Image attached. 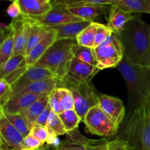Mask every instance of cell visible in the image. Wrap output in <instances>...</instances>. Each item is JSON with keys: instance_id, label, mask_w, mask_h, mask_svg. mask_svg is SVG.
I'll use <instances>...</instances> for the list:
<instances>
[{"instance_id": "cell-1", "label": "cell", "mask_w": 150, "mask_h": 150, "mask_svg": "<svg viewBox=\"0 0 150 150\" xmlns=\"http://www.w3.org/2000/svg\"><path fill=\"white\" fill-rule=\"evenodd\" d=\"M150 26L135 16L117 34L124 51V57L133 64L150 67Z\"/></svg>"}, {"instance_id": "cell-2", "label": "cell", "mask_w": 150, "mask_h": 150, "mask_svg": "<svg viewBox=\"0 0 150 150\" xmlns=\"http://www.w3.org/2000/svg\"><path fill=\"white\" fill-rule=\"evenodd\" d=\"M120 127L119 137L132 150H150V99L149 96L136 109L128 112Z\"/></svg>"}, {"instance_id": "cell-3", "label": "cell", "mask_w": 150, "mask_h": 150, "mask_svg": "<svg viewBox=\"0 0 150 150\" xmlns=\"http://www.w3.org/2000/svg\"><path fill=\"white\" fill-rule=\"evenodd\" d=\"M127 89L128 112L139 108L150 92V67L133 64L123 57L117 66Z\"/></svg>"}, {"instance_id": "cell-4", "label": "cell", "mask_w": 150, "mask_h": 150, "mask_svg": "<svg viewBox=\"0 0 150 150\" xmlns=\"http://www.w3.org/2000/svg\"><path fill=\"white\" fill-rule=\"evenodd\" d=\"M76 43V40L71 39L57 40L35 66L48 69L56 78L61 80L67 74L74 57L71 48Z\"/></svg>"}, {"instance_id": "cell-5", "label": "cell", "mask_w": 150, "mask_h": 150, "mask_svg": "<svg viewBox=\"0 0 150 150\" xmlns=\"http://www.w3.org/2000/svg\"><path fill=\"white\" fill-rule=\"evenodd\" d=\"M94 51L100 70L117 67L124 57L122 45L114 33L110 35L105 42L94 48Z\"/></svg>"}, {"instance_id": "cell-6", "label": "cell", "mask_w": 150, "mask_h": 150, "mask_svg": "<svg viewBox=\"0 0 150 150\" xmlns=\"http://www.w3.org/2000/svg\"><path fill=\"white\" fill-rule=\"evenodd\" d=\"M83 121L89 133L103 137L116 136L120 130V127L111 121L99 105L91 108L85 115Z\"/></svg>"}, {"instance_id": "cell-7", "label": "cell", "mask_w": 150, "mask_h": 150, "mask_svg": "<svg viewBox=\"0 0 150 150\" xmlns=\"http://www.w3.org/2000/svg\"><path fill=\"white\" fill-rule=\"evenodd\" d=\"M100 71L98 67L81 61L73 57L67 74L59 81L58 87H67L68 86L90 82L92 78Z\"/></svg>"}, {"instance_id": "cell-8", "label": "cell", "mask_w": 150, "mask_h": 150, "mask_svg": "<svg viewBox=\"0 0 150 150\" xmlns=\"http://www.w3.org/2000/svg\"><path fill=\"white\" fill-rule=\"evenodd\" d=\"M73 94L75 111L79 117L84 118L89 109L98 105V97L91 82L67 86Z\"/></svg>"}, {"instance_id": "cell-9", "label": "cell", "mask_w": 150, "mask_h": 150, "mask_svg": "<svg viewBox=\"0 0 150 150\" xmlns=\"http://www.w3.org/2000/svg\"><path fill=\"white\" fill-rule=\"evenodd\" d=\"M10 24L15 33V48L13 57L19 54L26 56L31 32L30 18L22 14L19 17L13 19Z\"/></svg>"}, {"instance_id": "cell-10", "label": "cell", "mask_w": 150, "mask_h": 150, "mask_svg": "<svg viewBox=\"0 0 150 150\" xmlns=\"http://www.w3.org/2000/svg\"><path fill=\"white\" fill-rule=\"evenodd\" d=\"M0 136L1 148L21 150L24 137L10 123L3 111L0 112Z\"/></svg>"}, {"instance_id": "cell-11", "label": "cell", "mask_w": 150, "mask_h": 150, "mask_svg": "<svg viewBox=\"0 0 150 150\" xmlns=\"http://www.w3.org/2000/svg\"><path fill=\"white\" fill-rule=\"evenodd\" d=\"M98 105L111 121L120 127L125 118V107L122 101L116 97L100 95L98 97Z\"/></svg>"}, {"instance_id": "cell-12", "label": "cell", "mask_w": 150, "mask_h": 150, "mask_svg": "<svg viewBox=\"0 0 150 150\" xmlns=\"http://www.w3.org/2000/svg\"><path fill=\"white\" fill-rule=\"evenodd\" d=\"M32 18H35L46 27H53L64 23L83 21L72 14L66 7L62 6L54 7L52 10L42 16Z\"/></svg>"}, {"instance_id": "cell-13", "label": "cell", "mask_w": 150, "mask_h": 150, "mask_svg": "<svg viewBox=\"0 0 150 150\" xmlns=\"http://www.w3.org/2000/svg\"><path fill=\"white\" fill-rule=\"evenodd\" d=\"M53 78H56L55 76L48 69L37 67V66L29 67L26 73L14 84L12 85L13 89L12 98H15L21 91L32 83L39 81L53 79Z\"/></svg>"}, {"instance_id": "cell-14", "label": "cell", "mask_w": 150, "mask_h": 150, "mask_svg": "<svg viewBox=\"0 0 150 150\" xmlns=\"http://www.w3.org/2000/svg\"><path fill=\"white\" fill-rule=\"evenodd\" d=\"M48 28L49 30L46 36L26 56V65L28 67L35 66L47 50L57 40V31L53 28Z\"/></svg>"}, {"instance_id": "cell-15", "label": "cell", "mask_w": 150, "mask_h": 150, "mask_svg": "<svg viewBox=\"0 0 150 150\" xmlns=\"http://www.w3.org/2000/svg\"><path fill=\"white\" fill-rule=\"evenodd\" d=\"M92 139L85 137L79 127L67 132L66 137L54 150H86V146L92 142Z\"/></svg>"}, {"instance_id": "cell-16", "label": "cell", "mask_w": 150, "mask_h": 150, "mask_svg": "<svg viewBox=\"0 0 150 150\" xmlns=\"http://www.w3.org/2000/svg\"><path fill=\"white\" fill-rule=\"evenodd\" d=\"M44 95H45L24 94L18 95L10 100L1 109L7 114H19Z\"/></svg>"}, {"instance_id": "cell-17", "label": "cell", "mask_w": 150, "mask_h": 150, "mask_svg": "<svg viewBox=\"0 0 150 150\" xmlns=\"http://www.w3.org/2000/svg\"><path fill=\"white\" fill-rule=\"evenodd\" d=\"M22 14L29 17L42 16L52 10L51 4L44 0H17Z\"/></svg>"}, {"instance_id": "cell-18", "label": "cell", "mask_w": 150, "mask_h": 150, "mask_svg": "<svg viewBox=\"0 0 150 150\" xmlns=\"http://www.w3.org/2000/svg\"><path fill=\"white\" fill-rule=\"evenodd\" d=\"M48 95H45L33 103L27 108L19 113L26 122L30 130H32V127L36 125L38 118L48 105Z\"/></svg>"}, {"instance_id": "cell-19", "label": "cell", "mask_w": 150, "mask_h": 150, "mask_svg": "<svg viewBox=\"0 0 150 150\" xmlns=\"http://www.w3.org/2000/svg\"><path fill=\"white\" fill-rule=\"evenodd\" d=\"M92 21H81L78 22L64 23L59 26H53V29L57 31V40L64 39H71L76 40L78 35Z\"/></svg>"}, {"instance_id": "cell-20", "label": "cell", "mask_w": 150, "mask_h": 150, "mask_svg": "<svg viewBox=\"0 0 150 150\" xmlns=\"http://www.w3.org/2000/svg\"><path fill=\"white\" fill-rule=\"evenodd\" d=\"M134 17L132 13L124 11L117 6H111L108 18V26L112 29L114 34L117 35L122 31L126 23Z\"/></svg>"}, {"instance_id": "cell-21", "label": "cell", "mask_w": 150, "mask_h": 150, "mask_svg": "<svg viewBox=\"0 0 150 150\" xmlns=\"http://www.w3.org/2000/svg\"><path fill=\"white\" fill-rule=\"evenodd\" d=\"M72 14L83 21H93L100 15L111 10V7L98 5H81L76 7H66Z\"/></svg>"}, {"instance_id": "cell-22", "label": "cell", "mask_w": 150, "mask_h": 150, "mask_svg": "<svg viewBox=\"0 0 150 150\" xmlns=\"http://www.w3.org/2000/svg\"><path fill=\"white\" fill-rule=\"evenodd\" d=\"M59 79L57 78L48 79L39 81L32 83L21 91L16 96L24 94H38V95H49L52 91L57 89L59 85ZM13 99V98H12Z\"/></svg>"}, {"instance_id": "cell-23", "label": "cell", "mask_w": 150, "mask_h": 150, "mask_svg": "<svg viewBox=\"0 0 150 150\" xmlns=\"http://www.w3.org/2000/svg\"><path fill=\"white\" fill-rule=\"evenodd\" d=\"M30 18L31 32L28 42L27 48L26 51V57L30 53V51L46 36L48 32V28L44 26L39 21L32 17Z\"/></svg>"}, {"instance_id": "cell-24", "label": "cell", "mask_w": 150, "mask_h": 150, "mask_svg": "<svg viewBox=\"0 0 150 150\" xmlns=\"http://www.w3.org/2000/svg\"><path fill=\"white\" fill-rule=\"evenodd\" d=\"M7 35L1 41L0 46V65L8 61L13 57L15 48V33L11 25L7 27Z\"/></svg>"}, {"instance_id": "cell-25", "label": "cell", "mask_w": 150, "mask_h": 150, "mask_svg": "<svg viewBox=\"0 0 150 150\" xmlns=\"http://www.w3.org/2000/svg\"><path fill=\"white\" fill-rule=\"evenodd\" d=\"M115 6L127 13H145L150 14L149 0H120Z\"/></svg>"}, {"instance_id": "cell-26", "label": "cell", "mask_w": 150, "mask_h": 150, "mask_svg": "<svg viewBox=\"0 0 150 150\" xmlns=\"http://www.w3.org/2000/svg\"><path fill=\"white\" fill-rule=\"evenodd\" d=\"M98 30V23L92 21L89 26L85 28L76 38V42L82 46L94 48L95 38Z\"/></svg>"}, {"instance_id": "cell-27", "label": "cell", "mask_w": 150, "mask_h": 150, "mask_svg": "<svg viewBox=\"0 0 150 150\" xmlns=\"http://www.w3.org/2000/svg\"><path fill=\"white\" fill-rule=\"evenodd\" d=\"M71 51L75 57L88 63V64L98 67V62L95 58L93 48L82 46L78 43H76L72 46Z\"/></svg>"}, {"instance_id": "cell-28", "label": "cell", "mask_w": 150, "mask_h": 150, "mask_svg": "<svg viewBox=\"0 0 150 150\" xmlns=\"http://www.w3.org/2000/svg\"><path fill=\"white\" fill-rule=\"evenodd\" d=\"M26 65V57L24 55L13 56L2 65H0V78L4 79L5 76L20 67Z\"/></svg>"}, {"instance_id": "cell-29", "label": "cell", "mask_w": 150, "mask_h": 150, "mask_svg": "<svg viewBox=\"0 0 150 150\" xmlns=\"http://www.w3.org/2000/svg\"><path fill=\"white\" fill-rule=\"evenodd\" d=\"M59 117L61 119L67 132L72 131L79 127V124L82 120L75 109L62 111L59 114Z\"/></svg>"}, {"instance_id": "cell-30", "label": "cell", "mask_w": 150, "mask_h": 150, "mask_svg": "<svg viewBox=\"0 0 150 150\" xmlns=\"http://www.w3.org/2000/svg\"><path fill=\"white\" fill-rule=\"evenodd\" d=\"M61 111L75 109L74 99L71 91L67 87H57Z\"/></svg>"}, {"instance_id": "cell-31", "label": "cell", "mask_w": 150, "mask_h": 150, "mask_svg": "<svg viewBox=\"0 0 150 150\" xmlns=\"http://www.w3.org/2000/svg\"><path fill=\"white\" fill-rule=\"evenodd\" d=\"M3 113L7 117V120L10 122V123L20 132L21 134L23 137H26L28 135L30 134V128L28 126L26 122L25 121L24 119L22 117V116L20 114H7V113H4V111H3Z\"/></svg>"}, {"instance_id": "cell-32", "label": "cell", "mask_w": 150, "mask_h": 150, "mask_svg": "<svg viewBox=\"0 0 150 150\" xmlns=\"http://www.w3.org/2000/svg\"><path fill=\"white\" fill-rule=\"evenodd\" d=\"M46 127L48 131L54 133L57 136L66 135L67 133L64 128V126L62 122L61 119L59 117V114L54 112V111H51V114H50V117L48 118V122L46 125Z\"/></svg>"}, {"instance_id": "cell-33", "label": "cell", "mask_w": 150, "mask_h": 150, "mask_svg": "<svg viewBox=\"0 0 150 150\" xmlns=\"http://www.w3.org/2000/svg\"><path fill=\"white\" fill-rule=\"evenodd\" d=\"M13 89L12 85L4 79L0 80V106L3 108L12 99Z\"/></svg>"}, {"instance_id": "cell-34", "label": "cell", "mask_w": 150, "mask_h": 150, "mask_svg": "<svg viewBox=\"0 0 150 150\" xmlns=\"http://www.w3.org/2000/svg\"><path fill=\"white\" fill-rule=\"evenodd\" d=\"M114 33L112 29L107 25L102 24V23H98V30H97L96 38H95V45H94V48H96L98 45L102 44L103 42H105L107 40V38L110 36L111 35Z\"/></svg>"}, {"instance_id": "cell-35", "label": "cell", "mask_w": 150, "mask_h": 150, "mask_svg": "<svg viewBox=\"0 0 150 150\" xmlns=\"http://www.w3.org/2000/svg\"><path fill=\"white\" fill-rule=\"evenodd\" d=\"M120 0H84L77 3H73L70 5L66 6L65 7H76L81 5H98V6H114L117 5Z\"/></svg>"}, {"instance_id": "cell-36", "label": "cell", "mask_w": 150, "mask_h": 150, "mask_svg": "<svg viewBox=\"0 0 150 150\" xmlns=\"http://www.w3.org/2000/svg\"><path fill=\"white\" fill-rule=\"evenodd\" d=\"M30 134L40 141L42 143L45 144L48 140L49 131L45 126L36 124L31 130Z\"/></svg>"}, {"instance_id": "cell-37", "label": "cell", "mask_w": 150, "mask_h": 150, "mask_svg": "<svg viewBox=\"0 0 150 150\" xmlns=\"http://www.w3.org/2000/svg\"><path fill=\"white\" fill-rule=\"evenodd\" d=\"M43 145L44 144L40 141L29 134L23 139L21 150H35L43 146Z\"/></svg>"}, {"instance_id": "cell-38", "label": "cell", "mask_w": 150, "mask_h": 150, "mask_svg": "<svg viewBox=\"0 0 150 150\" xmlns=\"http://www.w3.org/2000/svg\"><path fill=\"white\" fill-rule=\"evenodd\" d=\"M108 148L109 150H132L129 144L119 136L113 140L108 141Z\"/></svg>"}, {"instance_id": "cell-39", "label": "cell", "mask_w": 150, "mask_h": 150, "mask_svg": "<svg viewBox=\"0 0 150 150\" xmlns=\"http://www.w3.org/2000/svg\"><path fill=\"white\" fill-rule=\"evenodd\" d=\"M29 67H28L27 65H25L23 66V67H20V68L17 69V70H16L15 71L12 72L11 73L7 75V76H5V77L2 79H4V80H5L6 81L8 82L10 85H13L25 73H26V70H28Z\"/></svg>"}, {"instance_id": "cell-40", "label": "cell", "mask_w": 150, "mask_h": 150, "mask_svg": "<svg viewBox=\"0 0 150 150\" xmlns=\"http://www.w3.org/2000/svg\"><path fill=\"white\" fill-rule=\"evenodd\" d=\"M48 98H49V105H51V108L54 112L57 114H60L62 112L59 106V97L58 91L57 89H54V91L51 92L48 95Z\"/></svg>"}, {"instance_id": "cell-41", "label": "cell", "mask_w": 150, "mask_h": 150, "mask_svg": "<svg viewBox=\"0 0 150 150\" xmlns=\"http://www.w3.org/2000/svg\"><path fill=\"white\" fill-rule=\"evenodd\" d=\"M86 150H109L108 141L105 139L100 140H93L91 144L87 145Z\"/></svg>"}, {"instance_id": "cell-42", "label": "cell", "mask_w": 150, "mask_h": 150, "mask_svg": "<svg viewBox=\"0 0 150 150\" xmlns=\"http://www.w3.org/2000/svg\"><path fill=\"white\" fill-rule=\"evenodd\" d=\"M7 13L13 19L19 17L21 15H22L21 10V7L18 3L17 0L13 1L9 5V7L7 9Z\"/></svg>"}, {"instance_id": "cell-43", "label": "cell", "mask_w": 150, "mask_h": 150, "mask_svg": "<svg viewBox=\"0 0 150 150\" xmlns=\"http://www.w3.org/2000/svg\"><path fill=\"white\" fill-rule=\"evenodd\" d=\"M52 111L53 110H52V108H51V105H50L49 103H48V105H47L46 108L44 109V111H42V113L41 114V115L40 116V117L38 118L36 124L40 125L46 127V125H47V122H48V118H49L50 114H51V111Z\"/></svg>"}, {"instance_id": "cell-44", "label": "cell", "mask_w": 150, "mask_h": 150, "mask_svg": "<svg viewBox=\"0 0 150 150\" xmlns=\"http://www.w3.org/2000/svg\"><path fill=\"white\" fill-rule=\"evenodd\" d=\"M82 1H84V0H51L50 3L53 7H57V6L66 7V6L73 4V3H77Z\"/></svg>"}, {"instance_id": "cell-45", "label": "cell", "mask_w": 150, "mask_h": 150, "mask_svg": "<svg viewBox=\"0 0 150 150\" xmlns=\"http://www.w3.org/2000/svg\"><path fill=\"white\" fill-rule=\"evenodd\" d=\"M1 150H16V149H8V148H1ZM35 150H50L48 149V147H45V146H42V147L39 148V149H37Z\"/></svg>"}, {"instance_id": "cell-46", "label": "cell", "mask_w": 150, "mask_h": 150, "mask_svg": "<svg viewBox=\"0 0 150 150\" xmlns=\"http://www.w3.org/2000/svg\"><path fill=\"white\" fill-rule=\"evenodd\" d=\"M149 54H150V34H149Z\"/></svg>"}, {"instance_id": "cell-47", "label": "cell", "mask_w": 150, "mask_h": 150, "mask_svg": "<svg viewBox=\"0 0 150 150\" xmlns=\"http://www.w3.org/2000/svg\"><path fill=\"white\" fill-rule=\"evenodd\" d=\"M44 1H48V2H50V1H51V0H44Z\"/></svg>"}, {"instance_id": "cell-48", "label": "cell", "mask_w": 150, "mask_h": 150, "mask_svg": "<svg viewBox=\"0 0 150 150\" xmlns=\"http://www.w3.org/2000/svg\"><path fill=\"white\" fill-rule=\"evenodd\" d=\"M7 1H12V2H13V1H16V0H7Z\"/></svg>"}, {"instance_id": "cell-49", "label": "cell", "mask_w": 150, "mask_h": 150, "mask_svg": "<svg viewBox=\"0 0 150 150\" xmlns=\"http://www.w3.org/2000/svg\"><path fill=\"white\" fill-rule=\"evenodd\" d=\"M149 7H150V0H149Z\"/></svg>"}, {"instance_id": "cell-50", "label": "cell", "mask_w": 150, "mask_h": 150, "mask_svg": "<svg viewBox=\"0 0 150 150\" xmlns=\"http://www.w3.org/2000/svg\"><path fill=\"white\" fill-rule=\"evenodd\" d=\"M149 99H150V92H149Z\"/></svg>"}]
</instances>
